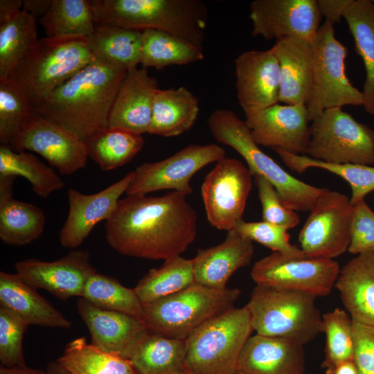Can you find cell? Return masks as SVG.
Masks as SVG:
<instances>
[{"mask_svg":"<svg viewBox=\"0 0 374 374\" xmlns=\"http://www.w3.org/2000/svg\"><path fill=\"white\" fill-rule=\"evenodd\" d=\"M187 195H127L105 222L108 244L118 253L148 260L181 256L197 235V215Z\"/></svg>","mask_w":374,"mask_h":374,"instance_id":"6da1fadb","label":"cell"},{"mask_svg":"<svg viewBox=\"0 0 374 374\" xmlns=\"http://www.w3.org/2000/svg\"><path fill=\"white\" fill-rule=\"evenodd\" d=\"M127 71L95 59L35 107L84 143L107 127L118 89Z\"/></svg>","mask_w":374,"mask_h":374,"instance_id":"7a4b0ae2","label":"cell"},{"mask_svg":"<svg viewBox=\"0 0 374 374\" xmlns=\"http://www.w3.org/2000/svg\"><path fill=\"white\" fill-rule=\"evenodd\" d=\"M96 25L159 30L203 47L208 9L200 0H89Z\"/></svg>","mask_w":374,"mask_h":374,"instance_id":"3957f363","label":"cell"},{"mask_svg":"<svg viewBox=\"0 0 374 374\" xmlns=\"http://www.w3.org/2000/svg\"><path fill=\"white\" fill-rule=\"evenodd\" d=\"M207 124L218 143L232 148L242 156L253 176L260 175L272 184L287 208L296 212L310 211L326 190L295 178L262 151L245 121L232 110H215Z\"/></svg>","mask_w":374,"mask_h":374,"instance_id":"277c9868","label":"cell"},{"mask_svg":"<svg viewBox=\"0 0 374 374\" xmlns=\"http://www.w3.org/2000/svg\"><path fill=\"white\" fill-rule=\"evenodd\" d=\"M317 298L300 291L256 285L246 305L253 331L303 346L311 342L321 332Z\"/></svg>","mask_w":374,"mask_h":374,"instance_id":"5b68a950","label":"cell"},{"mask_svg":"<svg viewBox=\"0 0 374 374\" xmlns=\"http://www.w3.org/2000/svg\"><path fill=\"white\" fill-rule=\"evenodd\" d=\"M96 59L86 37L38 39L10 78L34 107Z\"/></svg>","mask_w":374,"mask_h":374,"instance_id":"8992f818","label":"cell"},{"mask_svg":"<svg viewBox=\"0 0 374 374\" xmlns=\"http://www.w3.org/2000/svg\"><path fill=\"white\" fill-rule=\"evenodd\" d=\"M237 288L213 289L195 284L143 306L141 320L154 333L186 340L196 329L234 308Z\"/></svg>","mask_w":374,"mask_h":374,"instance_id":"52a82bcc","label":"cell"},{"mask_svg":"<svg viewBox=\"0 0 374 374\" xmlns=\"http://www.w3.org/2000/svg\"><path fill=\"white\" fill-rule=\"evenodd\" d=\"M253 331L246 305L205 323L186 339V373L236 374L240 353Z\"/></svg>","mask_w":374,"mask_h":374,"instance_id":"ba28073f","label":"cell"},{"mask_svg":"<svg viewBox=\"0 0 374 374\" xmlns=\"http://www.w3.org/2000/svg\"><path fill=\"white\" fill-rule=\"evenodd\" d=\"M312 45V83L306 107L310 121L323 110L363 105L362 91L346 74L347 49L336 37L334 25L325 21Z\"/></svg>","mask_w":374,"mask_h":374,"instance_id":"9c48e42d","label":"cell"},{"mask_svg":"<svg viewBox=\"0 0 374 374\" xmlns=\"http://www.w3.org/2000/svg\"><path fill=\"white\" fill-rule=\"evenodd\" d=\"M306 156L336 164L374 166V130L341 107L323 110L311 121Z\"/></svg>","mask_w":374,"mask_h":374,"instance_id":"30bf717a","label":"cell"},{"mask_svg":"<svg viewBox=\"0 0 374 374\" xmlns=\"http://www.w3.org/2000/svg\"><path fill=\"white\" fill-rule=\"evenodd\" d=\"M353 206L348 197L328 188L310 211L299 234L300 248L309 258L333 259L348 251Z\"/></svg>","mask_w":374,"mask_h":374,"instance_id":"8fae6325","label":"cell"},{"mask_svg":"<svg viewBox=\"0 0 374 374\" xmlns=\"http://www.w3.org/2000/svg\"><path fill=\"white\" fill-rule=\"evenodd\" d=\"M339 271V263L333 259L290 257L272 252L255 262L250 275L256 285L300 291L319 297L330 293Z\"/></svg>","mask_w":374,"mask_h":374,"instance_id":"7c38bea8","label":"cell"},{"mask_svg":"<svg viewBox=\"0 0 374 374\" xmlns=\"http://www.w3.org/2000/svg\"><path fill=\"white\" fill-rule=\"evenodd\" d=\"M253 175L240 161L224 157L205 177L201 187L210 224L229 231L243 220Z\"/></svg>","mask_w":374,"mask_h":374,"instance_id":"4fadbf2b","label":"cell"},{"mask_svg":"<svg viewBox=\"0 0 374 374\" xmlns=\"http://www.w3.org/2000/svg\"><path fill=\"white\" fill-rule=\"evenodd\" d=\"M225 154V150L216 144L187 145L165 159L139 166L125 194L147 195L157 190H173L188 195L193 193L190 181L193 175Z\"/></svg>","mask_w":374,"mask_h":374,"instance_id":"5bb4252c","label":"cell"},{"mask_svg":"<svg viewBox=\"0 0 374 374\" xmlns=\"http://www.w3.org/2000/svg\"><path fill=\"white\" fill-rule=\"evenodd\" d=\"M8 146L15 152L29 150L39 154L64 175L84 168L89 158L80 139L36 112Z\"/></svg>","mask_w":374,"mask_h":374,"instance_id":"9a60e30c","label":"cell"},{"mask_svg":"<svg viewBox=\"0 0 374 374\" xmlns=\"http://www.w3.org/2000/svg\"><path fill=\"white\" fill-rule=\"evenodd\" d=\"M245 123L258 145L306 155L311 137L305 105H280L244 112Z\"/></svg>","mask_w":374,"mask_h":374,"instance_id":"2e32d148","label":"cell"},{"mask_svg":"<svg viewBox=\"0 0 374 374\" xmlns=\"http://www.w3.org/2000/svg\"><path fill=\"white\" fill-rule=\"evenodd\" d=\"M251 35L267 40L293 37L312 42L322 18L317 0H254Z\"/></svg>","mask_w":374,"mask_h":374,"instance_id":"e0dca14e","label":"cell"},{"mask_svg":"<svg viewBox=\"0 0 374 374\" xmlns=\"http://www.w3.org/2000/svg\"><path fill=\"white\" fill-rule=\"evenodd\" d=\"M15 269L25 283L61 300L81 298L89 278L97 271L90 262L89 252L76 249L51 262L36 258L20 260L15 264Z\"/></svg>","mask_w":374,"mask_h":374,"instance_id":"ac0fdd59","label":"cell"},{"mask_svg":"<svg viewBox=\"0 0 374 374\" xmlns=\"http://www.w3.org/2000/svg\"><path fill=\"white\" fill-rule=\"evenodd\" d=\"M134 177L132 170L105 189L89 195L69 188V212L59 233L61 245L73 249L79 247L97 224L112 216Z\"/></svg>","mask_w":374,"mask_h":374,"instance_id":"d6986e66","label":"cell"},{"mask_svg":"<svg viewBox=\"0 0 374 374\" xmlns=\"http://www.w3.org/2000/svg\"><path fill=\"white\" fill-rule=\"evenodd\" d=\"M235 76L237 99L244 112L279 103L280 66L271 48L240 53L235 60Z\"/></svg>","mask_w":374,"mask_h":374,"instance_id":"ffe728a7","label":"cell"},{"mask_svg":"<svg viewBox=\"0 0 374 374\" xmlns=\"http://www.w3.org/2000/svg\"><path fill=\"white\" fill-rule=\"evenodd\" d=\"M78 312L87 326L91 344L129 359L136 344L148 330L143 321L123 312L100 308L80 298Z\"/></svg>","mask_w":374,"mask_h":374,"instance_id":"44dd1931","label":"cell"},{"mask_svg":"<svg viewBox=\"0 0 374 374\" xmlns=\"http://www.w3.org/2000/svg\"><path fill=\"white\" fill-rule=\"evenodd\" d=\"M159 89L146 69L127 71L118 89L107 119V127L142 135L148 133L153 100Z\"/></svg>","mask_w":374,"mask_h":374,"instance_id":"7402d4cb","label":"cell"},{"mask_svg":"<svg viewBox=\"0 0 374 374\" xmlns=\"http://www.w3.org/2000/svg\"><path fill=\"white\" fill-rule=\"evenodd\" d=\"M303 345L256 334L240 353L236 374H305Z\"/></svg>","mask_w":374,"mask_h":374,"instance_id":"603a6c76","label":"cell"},{"mask_svg":"<svg viewBox=\"0 0 374 374\" xmlns=\"http://www.w3.org/2000/svg\"><path fill=\"white\" fill-rule=\"evenodd\" d=\"M254 253L253 242L236 230L227 231L220 244L199 249L193 258L196 284L223 290L232 274L250 264Z\"/></svg>","mask_w":374,"mask_h":374,"instance_id":"cb8c5ba5","label":"cell"},{"mask_svg":"<svg viewBox=\"0 0 374 374\" xmlns=\"http://www.w3.org/2000/svg\"><path fill=\"white\" fill-rule=\"evenodd\" d=\"M271 50L280 66L279 102L306 105L312 83V42L285 37L276 39Z\"/></svg>","mask_w":374,"mask_h":374,"instance_id":"d4e9b609","label":"cell"},{"mask_svg":"<svg viewBox=\"0 0 374 374\" xmlns=\"http://www.w3.org/2000/svg\"><path fill=\"white\" fill-rule=\"evenodd\" d=\"M335 287L353 321L374 326V253L349 260L340 269Z\"/></svg>","mask_w":374,"mask_h":374,"instance_id":"484cf974","label":"cell"},{"mask_svg":"<svg viewBox=\"0 0 374 374\" xmlns=\"http://www.w3.org/2000/svg\"><path fill=\"white\" fill-rule=\"evenodd\" d=\"M15 178L0 177V239L9 245L24 246L40 238L46 218L39 206L12 197Z\"/></svg>","mask_w":374,"mask_h":374,"instance_id":"4316f807","label":"cell"},{"mask_svg":"<svg viewBox=\"0 0 374 374\" xmlns=\"http://www.w3.org/2000/svg\"><path fill=\"white\" fill-rule=\"evenodd\" d=\"M0 305L9 308L29 325L68 329L71 322L36 289L17 274L0 272Z\"/></svg>","mask_w":374,"mask_h":374,"instance_id":"83f0119b","label":"cell"},{"mask_svg":"<svg viewBox=\"0 0 374 374\" xmlns=\"http://www.w3.org/2000/svg\"><path fill=\"white\" fill-rule=\"evenodd\" d=\"M199 112L197 98L184 87L159 89L154 96L148 133L173 137L190 130Z\"/></svg>","mask_w":374,"mask_h":374,"instance_id":"f1b7e54d","label":"cell"},{"mask_svg":"<svg viewBox=\"0 0 374 374\" xmlns=\"http://www.w3.org/2000/svg\"><path fill=\"white\" fill-rule=\"evenodd\" d=\"M186 340L150 331L143 335L129 359L136 374H185Z\"/></svg>","mask_w":374,"mask_h":374,"instance_id":"f546056e","label":"cell"},{"mask_svg":"<svg viewBox=\"0 0 374 374\" xmlns=\"http://www.w3.org/2000/svg\"><path fill=\"white\" fill-rule=\"evenodd\" d=\"M142 30L112 25H96L87 37L96 59L129 71L141 64Z\"/></svg>","mask_w":374,"mask_h":374,"instance_id":"4dcf8cb0","label":"cell"},{"mask_svg":"<svg viewBox=\"0 0 374 374\" xmlns=\"http://www.w3.org/2000/svg\"><path fill=\"white\" fill-rule=\"evenodd\" d=\"M345 19L355 48L362 57L366 78L363 90V107L374 115V3L370 0H353L347 8Z\"/></svg>","mask_w":374,"mask_h":374,"instance_id":"1f68e13d","label":"cell"},{"mask_svg":"<svg viewBox=\"0 0 374 374\" xmlns=\"http://www.w3.org/2000/svg\"><path fill=\"white\" fill-rule=\"evenodd\" d=\"M203 47L159 30H142V68L161 70L171 65H184L204 59Z\"/></svg>","mask_w":374,"mask_h":374,"instance_id":"d6a6232c","label":"cell"},{"mask_svg":"<svg viewBox=\"0 0 374 374\" xmlns=\"http://www.w3.org/2000/svg\"><path fill=\"white\" fill-rule=\"evenodd\" d=\"M56 362L69 374H136L129 359L105 352L83 337L69 342Z\"/></svg>","mask_w":374,"mask_h":374,"instance_id":"836d02e7","label":"cell"},{"mask_svg":"<svg viewBox=\"0 0 374 374\" xmlns=\"http://www.w3.org/2000/svg\"><path fill=\"white\" fill-rule=\"evenodd\" d=\"M196 284L193 260L181 256L150 269L134 288L143 306L171 296Z\"/></svg>","mask_w":374,"mask_h":374,"instance_id":"e575fe53","label":"cell"},{"mask_svg":"<svg viewBox=\"0 0 374 374\" xmlns=\"http://www.w3.org/2000/svg\"><path fill=\"white\" fill-rule=\"evenodd\" d=\"M22 177L30 184L33 190L42 198L65 186L55 170L31 153L15 152L10 146L0 145V177Z\"/></svg>","mask_w":374,"mask_h":374,"instance_id":"d590c367","label":"cell"},{"mask_svg":"<svg viewBox=\"0 0 374 374\" xmlns=\"http://www.w3.org/2000/svg\"><path fill=\"white\" fill-rule=\"evenodd\" d=\"M84 143L89 157L103 170L109 171L130 162L143 148L144 139L141 134L107 127Z\"/></svg>","mask_w":374,"mask_h":374,"instance_id":"8d00e7d4","label":"cell"},{"mask_svg":"<svg viewBox=\"0 0 374 374\" xmlns=\"http://www.w3.org/2000/svg\"><path fill=\"white\" fill-rule=\"evenodd\" d=\"M37 41V19L23 10L0 24V79L12 75Z\"/></svg>","mask_w":374,"mask_h":374,"instance_id":"74e56055","label":"cell"},{"mask_svg":"<svg viewBox=\"0 0 374 374\" xmlns=\"http://www.w3.org/2000/svg\"><path fill=\"white\" fill-rule=\"evenodd\" d=\"M39 22L48 37H88L96 26L93 10L87 0H52Z\"/></svg>","mask_w":374,"mask_h":374,"instance_id":"f35d334b","label":"cell"},{"mask_svg":"<svg viewBox=\"0 0 374 374\" xmlns=\"http://www.w3.org/2000/svg\"><path fill=\"white\" fill-rule=\"evenodd\" d=\"M283 163L292 170L302 173L309 168L324 169L343 178L350 186L352 205L364 199L374 190V166L359 164H336L313 159L306 155H297L276 149L274 150Z\"/></svg>","mask_w":374,"mask_h":374,"instance_id":"ab89813d","label":"cell"},{"mask_svg":"<svg viewBox=\"0 0 374 374\" xmlns=\"http://www.w3.org/2000/svg\"><path fill=\"white\" fill-rule=\"evenodd\" d=\"M83 298L102 309L117 311L142 319L143 306L134 289L123 286L117 280L98 273L88 279Z\"/></svg>","mask_w":374,"mask_h":374,"instance_id":"60d3db41","label":"cell"},{"mask_svg":"<svg viewBox=\"0 0 374 374\" xmlns=\"http://www.w3.org/2000/svg\"><path fill=\"white\" fill-rule=\"evenodd\" d=\"M35 112L24 92L10 78L0 79V142L9 145Z\"/></svg>","mask_w":374,"mask_h":374,"instance_id":"b9f144b4","label":"cell"},{"mask_svg":"<svg viewBox=\"0 0 374 374\" xmlns=\"http://www.w3.org/2000/svg\"><path fill=\"white\" fill-rule=\"evenodd\" d=\"M321 332L326 337L322 368L353 359V321L346 310L337 308L323 314Z\"/></svg>","mask_w":374,"mask_h":374,"instance_id":"7bdbcfd3","label":"cell"},{"mask_svg":"<svg viewBox=\"0 0 374 374\" xmlns=\"http://www.w3.org/2000/svg\"><path fill=\"white\" fill-rule=\"evenodd\" d=\"M29 324L15 312L0 305V362L6 367L25 366L22 340Z\"/></svg>","mask_w":374,"mask_h":374,"instance_id":"ee69618b","label":"cell"},{"mask_svg":"<svg viewBox=\"0 0 374 374\" xmlns=\"http://www.w3.org/2000/svg\"><path fill=\"white\" fill-rule=\"evenodd\" d=\"M238 233L277 252L290 257H307L300 247L292 244L287 228L274 224L265 221H239L235 228Z\"/></svg>","mask_w":374,"mask_h":374,"instance_id":"f6af8a7d","label":"cell"},{"mask_svg":"<svg viewBox=\"0 0 374 374\" xmlns=\"http://www.w3.org/2000/svg\"><path fill=\"white\" fill-rule=\"evenodd\" d=\"M258 197L262 206L263 221L284 226L288 229L297 226L300 222L298 213L287 208L274 186L260 175L253 176Z\"/></svg>","mask_w":374,"mask_h":374,"instance_id":"bcb514c9","label":"cell"},{"mask_svg":"<svg viewBox=\"0 0 374 374\" xmlns=\"http://www.w3.org/2000/svg\"><path fill=\"white\" fill-rule=\"evenodd\" d=\"M353 206L350 242L348 251L356 255L374 253V212L364 199Z\"/></svg>","mask_w":374,"mask_h":374,"instance_id":"7dc6e473","label":"cell"},{"mask_svg":"<svg viewBox=\"0 0 374 374\" xmlns=\"http://www.w3.org/2000/svg\"><path fill=\"white\" fill-rule=\"evenodd\" d=\"M353 361L358 374H374V326L353 321Z\"/></svg>","mask_w":374,"mask_h":374,"instance_id":"c3c4849f","label":"cell"},{"mask_svg":"<svg viewBox=\"0 0 374 374\" xmlns=\"http://www.w3.org/2000/svg\"><path fill=\"white\" fill-rule=\"evenodd\" d=\"M353 0H317L321 15L326 21L334 25L344 17Z\"/></svg>","mask_w":374,"mask_h":374,"instance_id":"681fc988","label":"cell"},{"mask_svg":"<svg viewBox=\"0 0 374 374\" xmlns=\"http://www.w3.org/2000/svg\"><path fill=\"white\" fill-rule=\"evenodd\" d=\"M21 0H0V24L12 20L22 10Z\"/></svg>","mask_w":374,"mask_h":374,"instance_id":"f907efd6","label":"cell"},{"mask_svg":"<svg viewBox=\"0 0 374 374\" xmlns=\"http://www.w3.org/2000/svg\"><path fill=\"white\" fill-rule=\"evenodd\" d=\"M52 0H24L22 10L40 19L48 10Z\"/></svg>","mask_w":374,"mask_h":374,"instance_id":"816d5d0a","label":"cell"},{"mask_svg":"<svg viewBox=\"0 0 374 374\" xmlns=\"http://www.w3.org/2000/svg\"><path fill=\"white\" fill-rule=\"evenodd\" d=\"M325 369L326 374H358L353 359L339 363Z\"/></svg>","mask_w":374,"mask_h":374,"instance_id":"f5cc1de1","label":"cell"},{"mask_svg":"<svg viewBox=\"0 0 374 374\" xmlns=\"http://www.w3.org/2000/svg\"><path fill=\"white\" fill-rule=\"evenodd\" d=\"M0 374H46V371L25 366H0Z\"/></svg>","mask_w":374,"mask_h":374,"instance_id":"db71d44e","label":"cell"},{"mask_svg":"<svg viewBox=\"0 0 374 374\" xmlns=\"http://www.w3.org/2000/svg\"><path fill=\"white\" fill-rule=\"evenodd\" d=\"M46 372V374H69L56 361L48 364Z\"/></svg>","mask_w":374,"mask_h":374,"instance_id":"11a10c76","label":"cell"},{"mask_svg":"<svg viewBox=\"0 0 374 374\" xmlns=\"http://www.w3.org/2000/svg\"><path fill=\"white\" fill-rule=\"evenodd\" d=\"M373 3H374V0H373Z\"/></svg>","mask_w":374,"mask_h":374,"instance_id":"9f6ffc18","label":"cell"},{"mask_svg":"<svg viewBox=\"0 0 374 374\" xmlns=\"http://www.w3.org/2000/svg\"><path fill=\"white\" fill-rule=\"evenodd\" d=\"M185 374H188V373H186Z\"/></svg>","mask_w":374,"mask_h":374,"instance_id":"6f0895ef","label":"cell"}]
</instances>
